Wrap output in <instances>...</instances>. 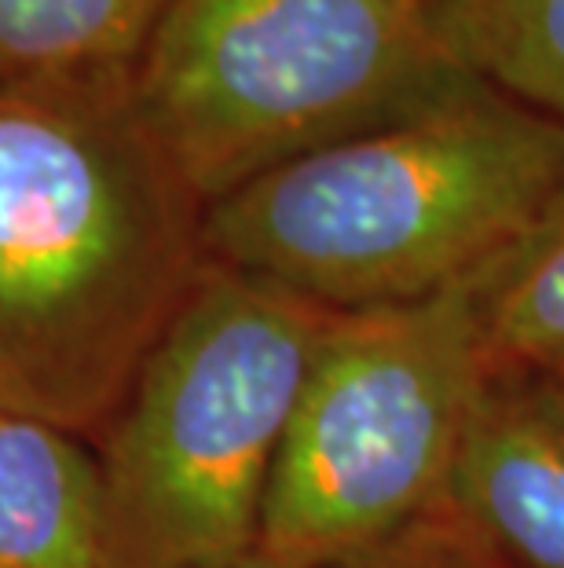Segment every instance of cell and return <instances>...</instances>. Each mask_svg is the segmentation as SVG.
Wrapping results in <instances>:
<instances>
[{"label":"cell","instance_id":"cell-11","mask_svg":"<svg viewBox=\"0 0 564 568\" xmlns=\"http://www.w3.org/2000/svg\"><path fill=\"white\" fill-rule=\"evenodd\" d=\"M345 568H517L506 554L459 521L448 506H437L400 536L381 542L378 550L363 554Z\"/></svg>","mask_w":564,"mask_h":568},{"label":"cell","instance_id":"cell-5","mask_svg":"<svg viewBox=\"0 0 564 568\" xmlns=\"http://www.w3.org/2000/svg\"><path fill=\"white\" fill-rule=\"evenodd\" d=\"M473 283L330 312L243 568H345L443 503L491 374Z\"/></svg>","mask_w":564,"mask_h":568},{"label":"cell","instance_id":"cell-8","mask_svg":"<svg viewBox=\"0 0 564 568\" xmlns=\"http://www.w3.org/2000/svg\"><path fill=\"white\" fill-rule=\"evenodd\" d=\"M170 0H0V84L132 78Z\"/></svg>","mask_w":564,"mask_h":568},{"label":"cell","instance_id":"cell-7","mask_svg":"<svg viewBox=\"0 0 564 568\" xmlns=\"http://www.w3.org/2000/svg\"><path fill=\"white\" fill-rule=\"evenodd\" d=\"M0 568H111L85 440L0 410Z\"/></svg>","mask_w":564,"mask_h":568},{"label":"cell","instance_id":"cell-9","mask_svg":"<svg viewBox=\"0 0 564 568\" xmlns=\"http://www.w3.org/2000/svg\"><path fill=\"white\" fill-rule=\"evenodd\" d=\"M437 19L488 89L564 122V0H465Z\"/></svg>","mask_w":564,"mask_h":568},{"label":"cell","instance_id":"cell-13","mask_svg":"<svg viewBox=\"0 0 564 568\" xmlns=\"http://www.w3.org/2000/svg\"><path fill=\"white\" fill-rule=\"evenodd\" d=\"M418 4L433 8V11H448V8H459V4H465V0H418Z\"/></svg>","mask_w":564,"mask_h":568},{"label":"cell","instance_id":"cell-3","mask_svg":"<svg viewBox=\"0 0 564 568\" xmlns=\"http://www.w3.org/2000/svg\"><path fill=\"white\" fill-rule=\"evenodd\" d=\"M488 89L418 0H170L129 95L202 202Z\"/></svg>","mask_w":564,"mask_h":568},{"label":"cell","instance_id":"cell-12","mask_svg":"<svg viewBox=\"0 0 564 568\" xmlns=\"http://www.w3.org/2000/svg\"><path fill=\"white\" fill-rule=\"evenodd\" d=\"M527 374L539 382V389L546 393V400L554 404L557 415L564 418V353L546 359V364H539V367H527Z\"/></svg>","mask_w":564,"mask_h":568},{"label":"cell","instance_id":"cell-4","mask_svg":"<svg viewBox=\"0 0 564 568\" xmlns=\"http://www.w3.org/2000/svg\"><path fill=\"white\" fill-rule=\"evenodd\" d=\"M334 308L202 264L100 444L111 568H243Z\"/></svg>","mask_w":564,"mask_h":568},{"label":"cell","instance_id":"cell-1","mask_svg":"<svg viewBox=\"0 0 564 568\" xmlns=\"http://www.w3.org/2000/svg\"><path fill=\"white\" fill-rule=\"evenodd\" d=\"M129 78L0 84V410L100 447L206 264Z\"/></svg>","mask_w":564,"mask_h":568},{"label":"cell","instance_id":"cell-2","mask_svg":"<svg viewBox=\"0 0 564 568\" xmlns=\"http://www.w3.org/2000/svg\"><path fill=\"white\" fill-rule=\"evenodd\" d=\"M564 195V122L480 89L206 205V257L334 312L470 283Z\"/></svg>","mask_w":564,"mask_h":568},{"label":"cell","instance_id":"cell-6","mask_svg":"<svg viewBox=\"0 0 564 568\" xmlns=\"http://www.w3.org/2000/svg\"><path fill=\"white\" fill-rule=\"evenodd\" d=\"M443 506L521 568H564V418L539 382L491 367Z\"/></svg>","mask_w":564,"mask_h":568},{"label":"cell","instance_id":"cell-10","mask_svg":"<svg viewBox=\"0 0 564 568\" xmlns=\"http://www.w3.org/2000/svg\"><path fill=\"white\" fill-rule=\"evenodd\" d=\"M491 367H539L564 353V195L473 283Z\"/></svg>","mask_w":564,"mask_h":568}]
</instances>
